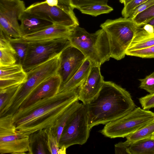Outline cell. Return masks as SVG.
Masks as SVG:
<instances>
[{
    "mask_svg": "<svg viewBox=\"0 0 154 154\" xmlns=\"http://www.w3.org/2000/svg\"><path fill=\"white\" fill-rule=\"evenodd\" d=\"M78 99L76 90L59 92L45 98L13 115L17 130L28 135L40 130L54 128L65 110Z\"/></svg>",
    "mask_w": 154,
    "mask_h": 154,
    "instance_id": "obj_1",
    "label": "cell"
},
{
    "mask_svg": "<svg viewBox=\"0 0 154 154\" xmlns=\"http://www.w3.org/2000/svg\"><path fill=\"white\" fill-rule=\"evenodd\" d=\"M85 106L91 129L121 118L136 107L130 93L110 81H104L97 94Z\"/></svg>",
    "mask_w": 154,
    "mask_h": 154,
    "instance_id": "obj_2",
    "label": "cell"
},
{
    "mask_svg": "<svg viewBox=\"0 0 154 154\" xmlns=\"http://www.w3.org/2000/svg\"><path fill=\"white\" fill-rule=\"evenodd\" d=\"M69 38L71 45L81 51L92 65L100 66L111 57L108 38L102 29L90 33L77 26L72 28Z\"/></svg>",
    "mask_w": 154,
    "mask_h": 154,
    "instance_id": "obj_3",
    "label": "cell"
},
{
    "mask_svg": "<svg viewBox=\"0 0 154 154\" xmlns=\"http://www.w3.org/2000/svg\"><path fill=\"white\" fill-rule=\"evenodd\" d=\"M60 54L26 72V82L21 84L17 93L2 110L3 116L7 114L13 115L39 85L57 73L60 66Z\"/></svg>",
    "mask_w": 154,
    "mask_h": 154,
    "instance_id": "obj_4",
    "label": "cell"
},
{
    "mask_svg": "<svg viewBox=\"0 0 154 154\" xmlns=\"http://www.w3.org/2000/svg\"><path fill=\"white\" fill-rule=\"evenodd\" d=\"M141 27L132 19L124 17L108 19L100 25L108 38L111 57L120 60L125 57L127 49Z\"/></svg>",
    "mask_w": 154,
    "mask_h": 154,
    "instance_id": "obj_5",
    "label": "cell"
},
{
    "mask_svg": "<svg viewBox=\"0 0 154 154\" xmlns=\"http://www.w3.org/2000/svg\"><path fill=\"white\" fill-rule=\"evenodd\" d=\"M154 120V112L136 107L124 116L109 122L100 131L111 138L125 137L133 134Z\"/></svg>",
    "mask_w": 154,
    "mask_h": 154,
    "instance_id": "obj_6",
    "label": "cell"
},
{
    "mask_svg": "<svg viewBox=\"0 0 154 154\" xmlns=\"http://www.w3.org/2000/svg\"><path fill=\"white\" fill-rule=\"evenodd\" d=\"M26 42L28 43L27 50L22 64L26 72L59 54L72 45L69 38Z\"/></svg>",
    "mask_w": 154,
    "mask_h": 154,
    "instance_id": "obj_7",
    "label": "cell"
},
{
    "mask_svg": "<svg viewBox=\"0 0 154 154\" xmlns=\"http://www.w3.org/2000/svg\"><path fill=\"white\" fill-rule=\"evenodd\" d=\"M91 129L86 106L82 103L66 122L60 139L59 147L66 149L73 145L85 144Z\"/></svg>",
    "mask_w": 154,
    "mask_h": 154,
    "instance_id": "obj_8",
    "label": "cell"
},
{
    "mask_svg": "<svg viewBox=\"0 0 154 154\" xmlns=\"http://www.w3.org/2000/svg\"><path fill=\"white\" fill-rule=\"evenodd\" d=\"M30 150L29 135L17 130L13 115L0 117V154H24Z\"/></svg>",
    "mask_w": 154,
    "mask_h": 154,
    "instance_id": "obj_9",
    "label": "cell"
},
{
    "mask_svg": "<svg viewBox=\"0 0 154 154\" xmlns=\"http://www.w3.org/2000/svg\"><path fill=\"white\" fill-rule=\"evenodd\" d=\"M70 6L59 3L57 6H50L45 1L34 3L25 11L37 15L53 23L70 28L79 26V22Z\"/></svg>",
    "mask_w": 154,
    "mask_h": 154,
    "instance_id": "obj_10",
    "label": "cell"
},
{
    "mask_svg": "<svg viewBox=\"0 0 154 154\" xmlns=\"http://www.w3.org/2000/svg\"><path fill=\"white\" fill-rule=\"evenodd\" d=\"M26 8L21 0H0V30L7 36L14 38L22 36L18 20Z\"/></svg>",
    "mask_w": 154,
    "mask_h": 154,
    "instance_id": "obj_11",
    "label": "cell"
},
{
    "mask_svg": "<svg viewBox=\"0 0 154 154\" xmlns=\"http://www.w3.org/2000/svg\"><path fill=\"white\" fill-rule=\"evenodd\" d=\"M60 58V66L57 73L61 78L62 85L71 79L86 58L79 49L71 45L62 51Z\"/></svg>",
    "mask_w": 154,
    "mask_h": 154,
    "instance_id": "obj_12",
    "label": "cell"
},
{
    "mask_svg": "<svg viewBox=\"0 0 154 154\" xmlns=\"http://www.w3.org/2000/svg\"><path fill=\"white\" fill-rule=\"evenodd\" d=\"M62 83L61 78L57 73L46 79L36 87L18 111L24 109L41 99L56 95L59 93Z\"/></svg>",
    "mask_w": 154,
    "mask_h": 154,
    "instance_id": "obj_13",
    "label": "cell"
},
{
    "mask_svg": "<svg viewBox=\"0 0 154 154\" xmlns=\"http://www.w3.org/2000/svg\"><path fill=\"white\" fill-rule=\"evenodd\" d=\"M100 66L92 65L85 79L79 87L78 99L86 104L98 93L104 81L100 71Z\"/></svg>",
    "mask_w": 154,
    "mask_h": 154,
    "instance_id": "obj_14",
    "label": "cell"
},
{
    "mask_svg": "<svg viewBox=\"0 0 154 154\" xmlns=\"http://www.w3.org/2000/svg\"><path fill=\"white\" fill-rule=\"evenodd\" d=\"M72 29L58 23H53L39 31L24 35L20 38L27 42L69 38Z\"/></svg>",
    "mask_w": 154,
    "mask_h": 154,
    "instance_id": "obj_15",
    "label": "cell"
},
{
    "mask_svg": "<svg viewBox=\"0 0 154 154\" xmlns=\"http://www.w3.org/2000/svg\"><path fill=\"white\" fill-rule=\"evenodd\" d=\"M0 89L22 84L27 80V72L20 64L0 67Z\"/></svg>",
    "mask_w": 154,
    "mask_h": 154,
    "instance_id": "obj_16",
    "label": "cell"
},
{
    "mask_svg": "<svg viewBox=\"0 0 154 154\" xmlns=\"http://www.w3.org/2000/svg\"><path fill=\"white\" fill-rule=\"evenodd\" d=\"M20 29L22 35L38 31L53 23L34 14L25 11L21 16Z\"/></svg>",
    "mask_w": 154,
    "mask_h": 154,
    "instance_id": "obj_17",
    "label": "cell"
},
{
    "mask_svg": "<svg viewBox=\"0 0 154 154\" xmlns=\"http://www.w3.org/2000/svg\"><path fill=\"white\" fill-rule=\"evenodd\" d=\"M92 65L91 61L86 58L81 66L71 79L61 86L59 92L76 90L87 77Z\"/></svg>",
    "mask_w": 154,
    "mask_h": 154,
    "instance_id": "obj_18",
    "label": "cell"
},
{
    "mask_svg": "<svg viewBox=\"0 0 154 154\" xmlns=\"http://www.w3.org/2000/svg\"><path fill=\"white\" fill-rule=\"evenodd\" d=\"M16 52L8 37L0 30V67L16 63Z\"/></svg>",
    "mask_w": 154,
    "mask_h": 154,
    "instance_id": "obj_19",
    "label": "cell"
},
{
    "mask_svg": "<svg viewBox=\"0 0 154 154\" xmlns=\"http://www.w3.org/2000/svg\"><path fill=\"white\" fill-rule=\"evenodd\" d=\"M154 45V33H148L141 28L136 34L126 52Z\"/></svg>",
    "mask_w": 154,
    "mask_h": 154,
    "instance_id": "obj_20",
    "label": "cell"
},
{
    "mask_svg": "<svg viewBox=\"0 0 154 154\" xmlns=\"http://www.w3.org/2000/svg\"><path fill=\"white\" fill-rule=\"evenodd\" d=\"M29 136L30 150L29 154H46L48 153V152H49L47 146L44 129L40 130Z\"/></svg>",
    "mask_w": 154,
    "mask_h": 154,
    "instance_id": "obj_21",
    "label": "cell"
},
{
    "mask_svg": "<svg viewBox=\"0 0 154 154\" xmlns=\"http://www.w3.org/2000/svg\"><path fill=\"white\" fill-rule=\"evenodd\" d=\"M130 154H154V138H147L131 143L129 146Z\"/></svg>",
    "mask_w": 154,
    "mask_h": 154,
    "instance_id": "obj_22",
    "label": "cell"
},
{
    "mask_svg": "<svg viewBox=\"0 0 154 154\" xmlns=\"http://www.w3.org/2000/svg\"><path fill=\"white\" fill-rule=\"evenodd\" d=\"M79 100L78 99L75 101L65 110L57 119L54 127L53 128L56 133L58 144L66 122L70 116L82 103H80Z\"/></svg>",
    "mask_w": 154,
    "mask_h": 154,
    "instance_id": "obj_23",
    "label": "cell"
},
{
    "mask_svg": "<svg viewBox=\"0 0 154 154\" xmlns=\"http://www.w3.org/2000/svg\"><path fill=\"white\" fill-rule=\"evenodd\" d=\"M47 146L49 153L51 154H66V149L60 148L57 141V135L53 128L44 129Z\"/></svg>",
    "mask_w": 154,
    "mask_h": 154,
    "instance_id": "obj_24",
    "label": "cell"
},
{
    "mask_svg": "<svg viewBox=\"0 0 154 154\" xmlns=\"http://www.w3.org/2000/svg\"><path fill=\"white\" fill-rule=\"evenodd\" d=\"M154 134V120L134 133L126 137L127 140L131 143L137 140L152 137Z\"/></svg>",
    "mask_w": 154,
    "mask_h": 154,
    "instance_id": "obj_25",
    "label": "cell"
},
{
    "mask_svg": "<svg viewBox=\"0 0 154 154\" xmlns=\"http://www.w3.org/2000/svg\"><path fill=\"white\" fill-rule=\"evenodd\" d=\"M79 10L83 14L96 17L109 13L113 10V9L107 4H96L83 7Z\"/></svg>",
    "mask_w": 154,
    "mask_h": 154,
    "instance_id": "obj_26",
    "label": "cell"
},
{
    "mask_svg": "<svg viewBox=\"0 0 154 154\" xmlns=\"http://www.w3.org/2000/svg\"><path fill=\"white\" fill-rule=\"evenodd\" d=\"M8 38L16 52L18 63L22 65L27 51V43L20 38Z\"/></svg>",
    "mask_w": 154,
    "mask_h": 154,
    "instance_id": "obj_27",
    "label": "cell"
},
{
    "mask_svg": "<svg viewBox=\"0 0 154 154\" xmlns=\"http://www.w3.org/2000/svg\"><path fill=\"white\" fill-rule=\"evenodd\" d=\"M21 85H16L0 89V112L3 110L17 93Z\"/></svg>",
    "mask_w": 154,
    "mask_h": 154,
    "instance_id": "obj_28",
    "label": "cell"
},
{
    "mask_svg": "<svg viewBox=\"0 0 154 154\" xmlns=\"http://www.w3.org/2000/svg\"><path fill=\"white\" fill-rule=\"evenodd\" d=\"M153 17L154 5L137 14L132 19L137 24L142 26Z\"/></svg>",
    "mask_w": 154,
    "mask_h": 154,
    "instance_id": "obj_29",
    "label": "cell"
},
{
    "mask_svg": "<svg viewBox=\"0 0 154 154\" xmlns=\"http://www.w3.org/2000/svg\"><path fill=\"white\" fill-rule=\"evenodd\" d=\"M126 55L144 58H154V45L142 49L127 51Z\"/></svg>",
    "mask_w": 154,
    "mask_h": 154,
    "instance_id": "obj_30",
    "label": "cell"
},
{
    "mask_svg": "<svg viewBox=\"0 0 154 154\" xmlns=\"http://www.w3.org/2000/svg\"><path fill=\"white\" fill-rule=\"evenodd\" d=\"M140 82L139 88L149 94L154 93V72L144 78L139 79Z\"/></svg>",
    "mask_w": 154,
    "mask_h": 154,
    "instance_id": "obj_31",
    "label": "cell"
},
{
    "mask_svg": "<svg viewBox=\"0 0 154 154\" xmlns=\"http://www.w3.org/2000/svg\"><path fill=\"white\" fill-rule=\"evenodd\" d=\"M71 6L79 10L83 7L96 4H107L109 0H70Z\"/></svg>",
    "mask_w": 154,
    "mask_h": 154,
    "instance_id": "obj_32",
    "label": "cell"
},
{
    "mask_svg": "<svg viewBox=\"0 0 154 154\" xmlns=\"http://www.w3.org/2000/svg\"><path fill=\"white\" fill-rule=\"evenodd\" d=\"M148 0H132L124 6L122 11V16L125 18L129 17L131 14L137 7Z\"/></svg>",
    "mask_w": 154,
    "mask_h": 154,
    "instance_id": "obj_33",
    "label": "cell"
},
{
    "mask_svg": "<svg viewBox=\"0 0 154 154\" xmlns=\"http://www.w3.org/2000/svg\"><path fill=\"white\" fill-rule=\"evenodd\" d=\"M139 100L144 110H149L154 108V93L139 98Z\"/></svg>",
    "mask_w": 154,
    "mask_h": 154,
    "instance_id": "obj_34",
    "label": "cell"
},
{
    "mask_svg": "<svg viewBox=\"0 0 154 154\" xmlns=\"http://www.w3.org/2000/svg\"><path fill=\"white\" fill-rule=\"evenodd\" d=\"M131 143L126 140L124 142H120L114 145L115 153L130 154L128 148Z\"/></svg>",
    "mask_w": 154,
    "mask_h": 154,
    "instance_id": "obj_35",
    "label": "cell"
},
{
    "mask_svg": "<svg viewBox=\"0 0 154 154\" xmlns=\"http://www.w3.org/2000/svg\"><path fill=\"white\" fill-rule=\"evenodd\" d=\"M154 5V0H148L135 8L129 18L132 19L138 13Z\"/></svg>",
    "mask_w": 154,
    "mask_h": 154,
    "instance_id": "obj_36",
    "label": "cell"
},
{
    "mask_svg": "<svg viewBox=\"0 0 154 154\" xmlns=\"http://www.w3.org/2000/svg\"><path fill=\"white\" fill-rule=\"evenodd\" d=\"M143 29L148 33H154V28L152 26L149 24H145L143 26Z\"/></svg>",
    "mask_w": 154,
    "mask_h": 154,
    "instance_id": "obj_37",
    "label": "cell"
},
{
    "mask_svg": "<svg viewBox=\"0 0 154 154\" xmlns=\"http://www.w3.org/2000/svg\"><path fill=\"white\" fill-rule=\"evenodd\" d=\"M45 1L48 5L52 6H57L60 3L58 0H46Z\"/></svg>",
    "mask_w": 154,
    "mask_h": 154,
    "instance_id": "obj_38",
    "label": "cell"
},
{
    "mask_svg": "<svg viewBox=\"0 0 154 154\" xmlns=\"http://www.w3.org/2000/svg\"><path fill=\"white\" fill-rule=\"evenodd\" d=\"M59 2L62 4L71 6L70 0H58Z\"/></svg>",
    "mask_w": 154,
    "mask_h": 154,
    "instance_id": "obj_39",
    "label": "cell"
},
{
    "mask_svg": "<svg viewBox=\"0 0 154 154\" xmlns=\"http://www.w3.org/2000/svg\"><path fill=\"white\" fill-rule=\"evenodd\" d=\"M145 24L150 25L152 26L154 28V17L146 22L144 25Z\"/></svg>",
    "mask_w": 154,
    "mask_h": 154,
    "instance_id": "obj_40",
    "label": "cell"
},
{
    "mask_svg": "<svg viewBox=\"0 0 154 154\" xmlns=\"http://www.w3.org/2000/svg\"><path fill=\"white\" fill-rule=\"evenodd\" d=\"M132 0H119V1L121 3L123 4L125 6Z\"/></svg>",
    "mask_w": 154,
    "mask_h": 154,
    "instance_id": "obj_41",
    "label": "cell"
},
{
    "mask_svg": "<svg viewBox=\"0 0 154 154\" xmlns=\"http://www.w3.org/2000/svg\"><path fill=\"white\" fill-rule=\"evenodd\" d=\"M152 137L154 138V134H153V135H152Z\"/></svg>",
    "mask_w": 154,
    "mask_h": 154,
    "instance_id": "obj_42",
    "label": "cell"
}]
</instances>
